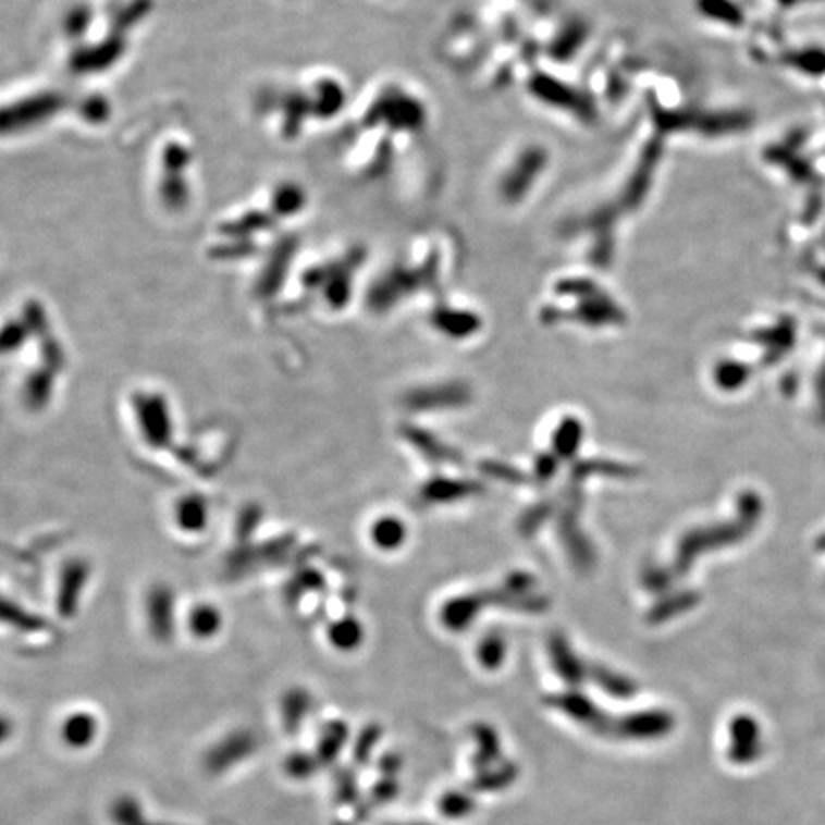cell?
I'll return each instance as SVG.
<instances>
[{
  "mask_svg": "<svg viewBox=\"0 0 825 825\" xmlns=\"http://www.w3.org/2000/svg\"><path fill=\"white\" fill-rule=\"evenodd\" d=\"M468 402V390L457 384L438 386V389H422L411 392L407 397V404L415 409H434V407H453Z\"/></svg>",
  "mask_w": 825,
  "mask_h": 825,
  "instance_id": "6da1fadb",
  "label": "cell"
},
{
  "mask_svg": "<svg viewBox=\"0 0 825 825\" xmlns=\"http://www.w3.org/2000/svg\"><path fill=\"white\" fill-rule=\"evenodd\" d=\"M478 490H480V485H476V483L436 480V482L424 485L422 497L427 501H453V498L468 497Z\"/></svg>",
  "mask_w": 825,
  "mask_h": 825,
  "instance_id": "7a4b0ae2",
  "label": "cell"
},
{
  "mask_svg": "<svg viewBox=\"0 0 825 825\" xmlns=\"http://www.w3.org/2000/svg\"><path fill=\"white\" fill-rule=\"evenodd\" d=\"M405 535L407 531L404 524L399 522V518H381L373 526V541L384 551H392L404 545Z\"/></svg>",
  "mask_w": 825,
  "mask_h": 825,
  "instance_id": "3957f363",
  "label": "cell"
},
{
  "mask_svg": "<svg viewBox=\"0 0 825 825\" xmlns=\"http://www.w3.org/2000/svg\"><path fill=\"white\" fill-rule=\"evenodd\" d=\"M581 438H583V427L579 424V421H576V419L562 421L561 427L556 430V434H554V452H556V455L568 459V457H571L577 452Z\"/></svg>",
  "mask_w": 825,
  "mask_h": 825,
  "instance_id": "277c9868",
  "label": "cell"
},
{
  "mask_svg": "<svg viewBox=\"0 0 825 825\" xmlns=\"http://www.w3.org/2000/svg\"><path fill=\"white\" fill-rule=\"evenodd\" d=\"M405 436L411 440L412 444L417 445L422 453H427L432 460H440V463H457V459H453L455 455L450 450L442 447L440 442H436L430 434H424L421 430L409 429L405 432Z\"/></svg>",
  "mask_w": 825,
  "mask_h": 825,
  "instance_id": "5b68a950",
  "label": "cell"
},
{
  "mask_svg": "<svg viewBox=\"0 0 825 825\" xmlns=\"http://www.w3.org/2000/svg\"><path fill=\"white\" fill-rule=\"evenodd\" d=\"M331 640L335 647L346 648V650L358 647L359 640H361V629H359L358 621L344 619L341 624L333 625Z\"/></svg>",
  "mask_w": 825,
  "mask_h": 825,
  "instance_id": "8992f818",
  "label": "cell"
},
{
  "mask_svg": "<svg viewBox=\"0 0 825 825\" xmlns=\"http://www.w3.org/2000/svg\"><path fill=\"white\" fill-rule=\"evenodd\" d=\"M65 736L75 746H83L86 741H90L94 736V723L90 721V716H73L65 726Z\"/></svg>",
  "mask_w": 825,
  "mask_h": 825,
  "instance_id": "52a82bcc",
  "label": "cell"
},
{
  "mask_svg": "<svg viewBox=\"0 0 825 825\" xmlns=\"http://www.w3.org/2000/svg\"><path fill=\"white\" fill-rule=\"evenodd\" d=\"M503 650H505L503 640L497 639V637H488L480 647V657L485 665H497L501 662Z\"/></svg>",
  "mask_w": 825,
  "mask_h": 825,
  "instance_id": "ba28073f",
  "label": "cell"
},
{
  "mask_svg": "<svg viewBox=\"0 0 825 825\" xmlns=\"http://www.w3.org/2000/svg\"><path fill=\"white\" fill-rule=\"evenodd\" d=\"M556 470V457L554 455H541L538 460L539 480H551Z\"/></svg>",
  "mask_w": 825,
  "mask_h": 825,
  "instance_id": "9c48e42d",
  "label": "cell"
}]
</instances>
